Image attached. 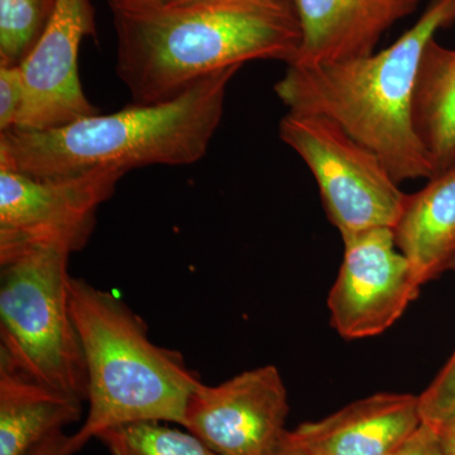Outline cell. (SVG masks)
Segmentation results:
<instances>
[{"mask_svg": "<svg viewBox=\"0 0 455 455\" xmlns=\"http://www.w3.org/2000/svg\"><path fill=\"white\" fill-rule=\"evenodd\" d=\"M116 73L133 104L180 97L204 77L257 60L291 65L301 27L291 0H203L134 9L108 0Z\"/></svg>", "mask_w": 455, "mask_h": 455, "instance_id": "cell-1", "label": "cell"}, {"mask_svg": "<svg viewBox=\"0 0 455 455\" xmlns=\"http://www.w3.org/2000/svg\"><path fill=\"white\" fill-rule=\"evenodd\" d=\"M454 23L455 0H431L387 49L348 61L289 65L275 92L290 113L339 124L381 158L398 184L429 180L436 171L412 125V97L425 47Z\"/></svg>", "mask_w": 455, "mask_h": 455, "instance_id": "cell-2", "label": "cell"}, {"mask_svg": "<svg viewBox=\"0 0 455 455\" xmlns=\"http://www.w3.org/2000/svg\"><path fill=\"white\" fill-rule=\"evenodd\" d=\"M242 66L204 77L180 97L79 119L49 131L0 132V167L32 178L107 167L187 166L208 152L223 118L228 85Z\"/></svg>", "mask_w": 455, "mask_h": 455, "instance_id": "cell-3", "label": "cell"}, {"mask_svg": "<svg viewBox=\"0 0 455 455\" xmlns=\"http://www.w3.org/2000/svg\"><path fill=\"white\" fill-rule=\"evenodd\" d=\"M68 299L85 358L89 403L85 423L70 436L73 454L119 425L184 427L188 398L202 383L184 357L149 339L146 323L113 293L71 276Z\"/></svg>", "mask_w": 455, "mask_h": 455, "instance_id": "cell-4", "label": "cell"}, {"mask_svg": "<svg viewBox=\"0 0 455 455\" xmlns=\"http://www.w3.org/2000/svg\"><path fill=\"white\" fill-rule=\"evenodd\" d=\"M71 253L44 245L0 262V357L29 379L86 401L85 358L68 299Z\"/></svg>", "mask_w": 455, "mask_h": 455, "instance_id": "cell-5", "label": "cell"}, {"mask_svg": "<svg viewBox=\"0 0 455 455\" xmlns=\"http://www.w3.org/2000/svg\"><path fill=\"white\" fill-rule=\"evenodd\" d=\"M278 134L309 167L341 239L372 228L396 227L409 194L401 190L381 158L339 124L316 114L289 112L280 121Z\"/></svg>", "mask_w": 455, "mask_h": 455, "instance_id": "cell-6", "label": "cell"}, {"mask_svg": "<svg viewBox=\"0 0 455 455\" xmlns=\"http://www.w3.org/2000/svg\"><path fill=\"white\" fill-rule=\"evenodd\" d=\"M125 173L107 167L38 179L0 167V262L44 245L83 250L97 227L99 208Z\"/></svg>", "mask_w": 455, "mask_h": 455, "instance_id": "cell-7", "label": "cell"}, {"mask_svg": "<svg viewBox=\"0 0 455 455\" xmlns=\"http://www.w3.org/2000/svg\"><path fill=\"white\" fill-rule=\"evenodd\" d=\"M343 243V262L328 299L331 326L348 340L382 334L423 284L398 250L392 228L363 230Z\"/></svg>", "mask_w": 455, "mask_h": 455, "instance_id": "cell-8", "label": "cell"}, {"mask_svg": "<svg viewBox=\"0 0 455 455\" xmlns=\"http://www.w3.org/2000/svg\"><path fill=\"white\" fill-rule=\"evenodd\" d=\"M289 396L272 364L217 386L200 383L188 398L184 427L218 455H268L286 433Z\"/></svg>", "mask_w": 455, "mask_h": 455, "instance_id": "cell-9", "label": "cell"}, {"mask_svg": "<svg viewBox=\"0 0 455 455\" xmlns=\"http://www.w3.org/2000/svg\"><path fill=\"white\" fill-rule=\"evenodd\" d=\"M90 0H59L55 14L25 61V101L14 130L49 131L97 116L79 75L84 38L97 36Z\"/></svg>", "mask_w": 455, "mask_h": 455, "instance_id": "cell-10", "label": "cell"}, {"mask_svg": "<svg viewBox=\"0 0 455 455\" xmlns=\"http://www.w3.org/2000/svg\"><path fill=\"white\" fill-rule=\"evenodd\" d=\"M291 3L301 27L300 49L291 65H319L348 61L376 52L383 35L414 13L420 0Z\"/></svg>", "mask_w": 455, "mask_h": 455, "instance_id": "cell-11", "label": "cell"}, {"mask_svg": "<svg viewBox=\"0 0 455 455\" xmlns=\"http://www.w3.org/2000/svg\"><path fill=\"white\" fill-rule=\"evenodd\" d=\"M421 424L419 396L376 394L286 435L307 455H390Z\"/></svg>", "mask_w": 455, "mask_h": 455, "instance_id": "cell-12", "label": "cell"}, {"mask_svg": "<svg viewBox=\"0 0 455 455\" xmlns=\"http://www.w3.org/2000/svg\"><path fill=\"white\" fill-rule=\"evenodd\" d=\"M394 232L421 284L448 271L455 259V157L407 197Z\"/></svg>", "mask_w": 455, "mask_h": 455, "instance_id": "cell-13", "label": "cell"}, {"mask_svg": "<svg viewBox=\"0 0 455 455\" xmlns=\"http://www.w3.org/2000/svg\"><path fill=\"white\" fill-rule=\"evenodd\" d=\"M84 401L29 379L0 357V455H28L82 418Z\"/></svg>", "mask_w": 455, "mask_h": 455, "instance_id": "cell-14", "label": "cell"}, {"mask_svg": "<svg viewBox=\"0 0 455 455\" xmlns=\"http://www.w3.org/2000/svg\"><path fill=\"white\" fill-rule=\"evenodd\" d=\"M411 118L416 136L438 172L455 157V49L442 46L435 38L421 57Z\"/></svg>", "mask_w": 455, "mask_h": 455, "instance_id": "cell-15", "label": "cell"}, {"mask_svg": "<svg viewBox=\"0 0 455 455\" xmlns=\"http://www.w3.org/2000/svg\"><path fill=\"white\" fill-rule=\"evenodd\" d=\"M98 439L110 455H218L193 433L161 421H140L110 427Z\"/></svg>", "mask_w": 455, "mask_h": 455, "instance_id": "cell-16", "label": "cell"}, {"mask_svg": "<svg viewBox=\"0 0 455 455\" xmlns=\"http://www.w3.org/2000/svg\"><path fill=\"white\" fill-rule=\"evenodd\" d=\"M59 0H0V66H20L46 31Z\"/></svg>", "mask_w": 455, "mask_h": 455, "instance_id": "cell-17", "label": "cell"}, {"mask_svg": "<svg viewBox=\"0 0 455 455\" xmlns=\"http://www.w3.org/2000/svg\"><path fill=\"white\" fill-rule=\"evenodd\" d=\"M423 423L439 427L455 415V352L429 387L419 395Z\"/></svg>", "mask_w": 455, "mask_h": 455, "instance_id": "cell-18", "label": "cell"}, {"mask_svg": "<svg viewBox=\"0 0 455 455\" xmlns=\"http://www.w3.org/2000/svg\"><path fill=\"white\" fill-rule=\"evenodd\" d=\"M25 80L20 66H0V132L14 130L25 101Z\"/></svg>", "mask_w": 455, "mask_h": 455, "instance_id": "cell-19", "label": "cell"}, {"mask_svg": "<svg viewBox=\"0 0 455 455\" xmlns=\"http://www.w3.org/2000/svg\"><path fill=\"white\" fill-rule=\"evenodd\" d=\"M390 455H445L438 427L423 423Z\"/></svg>", "mask_w": 455, "mask_h": 455, "instance_id": "cell-20", "label": "cell"}, {"mask_svg": "<svg viewBox=\"0 0 455 455\" xmlns=\"http://www.w3.org/2000/svg\"><path fill=\"white\" fill-rule=\"evenodd\" d=\"M28 455H74L70 447V436L59 430L36 445Z\"/></svg>", "mask_w": 455, "mask_h": 455, "instance_id": "cell-21", "label": "cell"}, {"mask_svg": "<svg viewBox=\"0 0 455 455\" xmlns=\"http://www.w3.org/2000/svg\"><path fill=\"white\" fill-rule=\"evenodd\" d=\"M116 2L128 8L158 9L190 4V3L203 2V0H116Z\"/></svg>", "mask_w": 455, "mask_h": 455, "instance_id": "cell-22", "label": "cell"}, {"mask_svg": "<svg viewBox=\"0 0 455 455\" xmlns=\"http://www.w3.org/2000/svg\"><path fill=\"white\" fill-rule=\"evenodd\" d=\"M445 455H455V415L439 427Z\"/></svg>", "mask_w": 455, "mask_h": 455, "instance_id": "cell-23", "label": "cell"}, {"mask_svg": "<svg viewBox=\"0 0 455 455\" xmlns=\"http://www.w3.org/2000/svg\"><path fill=\"white\" fill-rule=\"evenodd\" d=\"M287 433V431H286ZM286 433L283 438L278 443L277 447L274 449L268 455H307L300 449L296 448L295 445L287 439Z\"/></svg>", "mask_w": 455, "mask_h": 455, "instance_id": "cell-24", "label": "cell"}, {"mask_svg": "<svg viewBox=\"0 0 455 455\" xmlns=\"http://www.w3.org/2000/svg\"><path fill=\"white\" fill-rule=\"evenodd\" d=\"M448 269H453V271H455V259H453V262L451 263Z\"/></svg>", "mask_w": 455, "mask_h": 455, "instance_id": "cell-25", "label": "cell"}]
</instances>
